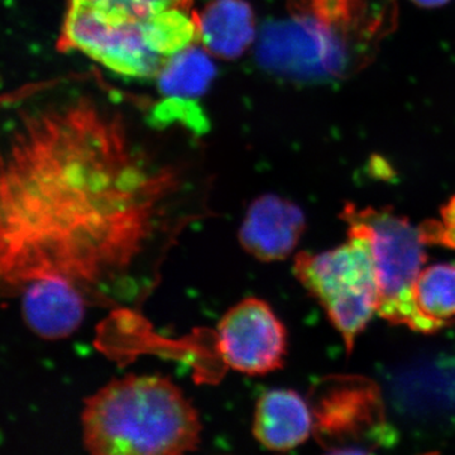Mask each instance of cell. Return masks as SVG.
I'll list each match as a JSON object with an SVG mask.
<instances>
[{
  "label": "cell",
  "mask_w": 455,
  "mask_h": 455,
  "mask_svg": "<svg viewBox=\"0 0 455 455\" xmlns=\"http://www.w3.org/2000/svg\"><path fill=\"white\" fill-rule=\"evenodd\" d=\"M209 214L204 184L73 80L0 94V299L57 278L89 307L136 309Z\"/></svg>",
  "instance_id": "1"
},
{
  "label": "cell",
  "mask_w": 455,
  "mask_h": 455,
  "mask_svg": "<svg viewBox=\"0 0 455 455\" xmlns=\"http://www.w3.org/2000/svg\"><path fill=\"white\" fill-rule=\"evenodd\" d=\"M202 421L169 377L128 374L86 398L84 447L94 455H178L196 451Z\"/></svg>",
  "instance_id": "2"
},
{
  "label": "cell",
  "mask_w": 455,
  "mask_h": 455,
  "mask_svg": "<svg viewBox=\"0 0 455 455\" xmlns=\"http://www.w3.org/2000/svg\"><path fill=\"white\" fill-rule=\"evenodd\" d=\"M200 40L196 12L170 9L132 17L92 0H70L57 49L79 51L124 76H157L171 57Z\"/></svg>",
  "instance_id": "3"
},
{
  "label": "cell",
  "mask_w": 455,
  "mask_h": 455,
  "mask_svg": "<svg viewBox=\"0 0 455 455\" xmlns=\"http://www.w3.org/2000/svg\"><path fill=\"white\" fill-rule=\"evenodd\" d=\"M340 218L348 224V235L362 236L370 247L379 284V316L419 333H436L414 300L415 283L427 259L419 227L390 208L359 209L353 203L344 204Z\"/></svg>",
  "instance_id": "4"
},
{
  "label": "cell",
  "mask_w": 455,
  "mask_h": 455,
  "mask_svg": "<svg viewBox=\"0 0 455 455\" xmlns=\"http://www.w3.org/2000/svg\"><path fill=\"white\" fill-rule=\"evenodd\" d=\"M349 241L322 253L295 257L293 274L313 296L343 337L347 355L358 335L377 313L379 284L366 239L348 235Z\"/></svg>",
  "instance_id": "5"
},
{
  "label": "cell",
  "mask_w": 455,
  "mask_h": 455,
  "mask_svg": "<svg viewBox=\"0 0 455 455\" xmlns=\"http://www.w3.org/2000/svg\"><path fill=\"white\" fill-rule=\"evenodd\" d=\"M374 53L344 33L295 13L266 23L257 44V60L266 71L300 83L346 79L372 62Z\"/></svg>",
  "instance_id": "6"
},
{
  "label": "cell",
  "mask_w": 455,
  "mask_h": 455,
  "mask_svg": "<svg viewBox=\"0 0 455 455\" xmlns=\"http://www.w3.org/2000/svg\"><path fill=\"white\" fill-rule=\"evenodd\" d=\"M314 435L326 453L370 454L391 447L397 434L386 418L379 385L358 374H331L309 395Z\"/></svg>",
  "instance_id": "7"
},
{
  "label": "cell",
  "mask_w": 455,
  "mask_h": 455,
  "mask_svg": "<svg viewBox=\"0 0 455 455\" xmlns=\"http://www.w3.org/2000/svg\"><path fill=\"white\" fill-rule=\"evenodd\" d=\"M217 348L230 370L265 376L283 367L287 331L267 301L250 296L221 316Z\"/></svg>",
  "instance_id": "8"
},
{
  "label": "cell",
  "mask_w": 455,
  "mask_h": 455,
  "mask_svg": "<svg viewBox=\"0 0 455 455\" xmlns=\"http://www.w3.org/2000/svg\"><path fill=\"white\" fill-rule=\"evenodd\" d=\"M305 227L304 212L295 203L265 194L248 206L238 230L239 243L259 262H278L291 256Z\"/></svg>",
  "instance_id": "9"
},
{
  "label": "cell",
  "mask_w": 455,
  "mask_h": 455,
  "mask_svg": "<svg viewBox=\"0 0 455 455\" xmlns=\"http://www.w3.org/2000/svg\"><path fill=\"white\" fill-rule=\"evenodd\" d=\"M293 13L314 18L376 52L396 28V0H291Z\"/></svg>",
  "instance_id": "10"
},
{
  "label": "cell",
  "mask_w": 455,
  "mask_h": 455,
  "mask_svg": "<svg viewBox=\"0 0 455 455\" xmlns=\"http://www.w3.org/2000/svg\"><path fill=\"white\" fill-rule=\"evenodd\" d=\"M88 301L83 293L57 278L35 281L22 292V315L32 333L47 340L73 335L85 317Z\"/></svg>",
  "instance_id": "11"
},
{
  "label": "cell",
  "mask_w": 455,
  "mask_h": 455,
  "mask_svg": "<svg viewBox=\"0 0 455 455\" xmlns=\"http://www.w3.org/2000/svg\"><path fill=\"white\" fill-rule=\"evenodd\" d=\"M252 425L254 439L263 448L287 451L309 439L314 416L309 401L299 392L275 388L257 400Z\"/></svg>",
  "instance_id": "12"
},
{
  "label": "cell",
  "mask_w": 455,
  "mask_h": 455,
  "mask_svg": "<svg viewBox=\"0 0 455 455\" xmlns=\"http://www.w3.org/2000/svg\"><path fill=\"white\" fill-rule=\"evenodd\" d=\"M197 20L200 41L220 59H238L256 37L253 9L245 0H212Z\"/></svg>",
  "instance_id": "13"
},
{
  "label": "cell",
  "mask_w": 455,
  "mask_h": 455,
  "mask_svg": "<svg viewBox=\"0 0 455 455\" xmlns=\"http://www.w3.org/2000/svg\"><path fill=\"white\" fill-rule=\"evenodd\" d=\"M158 76V89L164 97L196 99L211 88L217 68L205 51L190 46L171 57Z\"/></svg>",
  "instance_id": "14"
},
{
  "label": "cell",
  "mask_w": 455,
  "mask_h": 455,
  "mask_svg": "<svg viewBox=\"0 0 455 455\" xmlns=\"http://www.w3.org/2000/svg\"><path fill=\"white\" fill-rule=\"evenodd\" d=\"M419 313L436 331L453 324L455 317V265L439 263L419 275L414 286Z\"/></svg>",
  "instance_id": "15"
},
{
  "label": "cell",
  "mask_w": 455,
  "mask_h": 455,
  "mask_svg": "<svg viewBox=\"0 0 455 455\" xmlns=\"http://www.w3.org/2000/svg\"><path fill=\"white\" fill-rule=\"evenodd\" d=\"M100 7L128 14L132 17H149L170 9L191 12L193 0H92Z\"/></svg>",
  "instance_id": "16"
},
{
  "label": "cell",
  "mask_w": 455,
  "mask_h": 455,
  "mask_svg": "<svg viewBox=\"0 0 455 455\" xmlns=\"http://www.w3.org/2000/svg\"><path fill=\"white\" fill-rule=\"evenodd\" d=\"M442 220L425 221L419 227L425 244H440L455 250V196L442 206Z\"/></svg>",
  "instance_id": "17"
},
{
  "label": "cell",
  "mask_w": 455,
  "mask_h": 455,
  "mask_svg": "<svg viewBox=\"0 0 455 455\" xmlns=\"http://www.w3.org/2000/svg\"><path fill=\"white\" fill-rule=\"evenodd\" d=\"M411 2L421 8H438L447 4L451 0H411Z\"/></svg>",
  "instance_id": "18"
}]
</instances>
